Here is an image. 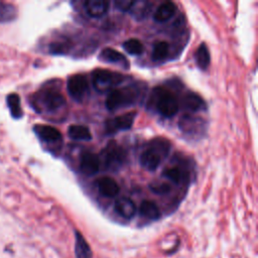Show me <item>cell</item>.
<instances>
[{
  "instance_id": "7c38bea8",
  "label": "cell",
  "mask_w": 258,
  "mask_h": 258,
  "mask_svg": "<svg viewBox=\"0 0 258 258\" xmlns=\"http://www.w3.org/2000/svg\"><path fill=\"white\" fill-rule=\"evenodd\" d=\"M99 59L103 62L118 63L126 70L129 69V61L126 56H124V54H122L120 51L111 47H106L102 49L99 54Z\"/></svg>"
},
{
  "instance_id": "d6986e66",
  "label": "cell",
  "mask_w": 258,
  "mask_h": 258,
  "mask_svg": "<svg viewBox=\"0 0 258 258\" xmlns=\"http://www.w3.org/2000/svg\"><path fill=\"white\" fill-rule=\"evenodd\" d=\"M68 135L73 140L89 141L92 139L90 129L84 125H71L68 129Z\"/></svg>"
},
{
  "instance_id": "8fae6325",
  "label": "cell",
  "mask_w": 258,
  "mask_h": 258,
  "mask_svg": "<svg viewBox=\"0 0 258 258\" xmlns=\"http://www.w3.org/2000/svg\"><path fill=\"white\" fill-rule=\"evenodd\" d=\"M33 130L39 139L46 143H57L62 139L61 133L56 128L49 125L37 124L33 127Z\"/></svg>"
},
{
  "instance_id": "4fadbf2b",
  "label": "cell",
  "mask_w": 258,
  "mask_h": 258,
  "mask_svg": "<svg viewBox=\"0 0 258 258\" xmlns=\"http://www.w3.org/2000/svg\"><path fill=\"white\" fill-rule=\"evenodd\" d=\"M100 194L106 198H114L119 194L120 187L118 183L111 177H101L96 181Z\"/></svg>"
},
{
  "instance_id": "52a82bcc",
  "label": "cell",
  "mask_w": 258,
  "mask_h": 258,
  "mask_svg": "<svg viewBox=\"0 0 258 258\" xmlns=\"http://www.w3.org/2000/svg\"><path fill=\"white\" fill-rule=\"evenodd\" d=\"M69 95L77 102H82L88 93V80L84 75L76 74L69 78L67 83Z\"/></svg>"
},
{
  "instance_id": "d4e9b609",
  "label": "cell",
  "mask_w": 258,
  "mask_h": 258,
  "mask_svg": "<svg viewBox=\"0 0 258 258\" xmlns=\"http://www.w3.org/2000/svg\"><path fill=\"white\" fill-rule=\"evenodd\" d=\"M123 48L126 52L132 55H139L143 52V44L137 38H129L123 42Z\"/></svg>"
},
{
  "instance_id": "6da1fadb",
  "label": "cell",
  "mask_w": 258,
  "mask_h": 258,
  "mask_svg": "<svg viewBox=\"0 0 258 258\" xmlns=\"http://www.w3.org/2000/svg\"><path fill=\"white\" fill-rule=\"evenodd\" d=\"M170 150V143L163 137L152 139L148 147L140 155V164L143 168L149 171H154L164 159Z\"/></svg>"
},
{
  "instance_id": "7402d4cb",
  "label": "cell",
  "mask_w": 258,
  "mask_h": 258,
  "mask_svg": "<svg viewBox=\"0 0 258 258\" xmlns=\"http://www.w3.org/2000/svg\"><path fill=\"white\" fill-rule=\"evenodd\" d=\"M17 16V9L14 5L0 1V23L10 22Z\"/></svg>"
},
{
  "instance_id": "cb8c5ba5",
  "label": "cell",
  "mask_w": 258,
  "mask_h": 258,
  "mask_svg": "<svg viewBox=\"0 0 258 258\" xmlns=\"http://www.w3.org/2000/svg\"><path fill=\"white\" fill-rule=\"evenodd\" d=\"M169 51V45L166 41H157L154 43L153 48H152V59L155 61L162 60L165 58L168 54Z\"/></svg>"
},
{
  "instance_id": "5b68a950",
  "label": "cell",
  "mask_w": 258,
  "mask_h": 258,
  "mask_svg": "<svg viewBox=\"0 0 258 258\" xmlns=\"http://www.w3.org/2000/svg\"><path fill=\"white\" fill-rule=\"evenodd\" d=\"M123 79L121 74L105 69H97L92 73L93 86L100 93H105L120 85Z\"/></svg>"
},
{
  "instance_id": "8992f818",
  "label": "cell",
  "mask_w": 258,
  "mask_h": 258,
  "mask_svg": "<svg viewBox=\"0 0 258 258\" xmlns=\"http://www.w3.org/2000/svg\"><path fill=\"white\" fill-rule=\"evenodd\" d=\"M103 166L107 170H118L126 158V152L122 146L115 141H110L102 151Z\"/></svg>"
},
{
  "instance_id": "44dd1931",
  "label": "cell",
  "mask_w": 258,
  "mask_h": 258,
  "mask_svg": "<svg viewBox=\"0 0 258 258\" xmlns=\"http://www.w3.org/2000/svg\"><path fill=\"white\" fill-rule=\"evenodd\" d=\"M195 59L198 64V67L201 70H207L210 66L211 62V57H210V52L208 49V46L206 43H201L195 53Z\"/></svg>"
},
{
  "instance_id": "83f0119b",
  "label": "cell",
  "mask_w": 258,
  "mask_h": 258,
  "mask_svg": "<svg viewBox=\"0 0 258 258\" xmlns=\"http://www.w3.org/2000/svg\"><path fill=\"white\" fill-rule=\"evenodd\" d=\"M136 4V1L134 0H115L114 5L118 10H121L123 12H127L132 9V7Z\"/></svg>"
},
{
  "instance_id": "ffe728a7",
  "label": "cell",
  "mask_w": 258,
  "mask_h": 258,
  "mask_svg": "<svg viewBox=\"0 0 258 258\" xmlns=\"http://www.w3.org/2000/svg\"><path fill=\"white\" fill-rule=\"evenodd\" d=\"M140 214L150 220H158L160 218V210L152 201H143L139 207Z\"/></svg>"
},
{
  "instance_id": "484cf974",
  "label": "cell",
  "mask_w": 258,
  "mask_h": 258,
  "mask_svg": "<svg viewBox=\"0 0 258 258\" xmlns=\"http://www.w3.org/2000/svg\"><path fill=\"white\" fill-rule=\"evenodd\" d=\"M163 175L166 176L171 181H173L174 183H179L184 178L183 171L179 167H177V166L166 168L163 171Z\"/></svg>"
},
{
  "instance_id": "4316f807",
  "label": "cell",
  "mask_w": 258,
  "mask_h": 258,
  "mask_svg": "<svg viewBox=\"0 0 258 258\" xmlns=\"http://www.w3.org/2000/svg\"><path fill=\"white\" fill-rule=\"evenodd\" d=\"M149 188L156 195H164L170 190V186L164 182H153L150 183Z\"/></svg>"
},
{
  "instance_id": "5bb4252c",
  "label": "cell",
  "mask_w": 258,
  "mask_h": 258,
  "mask_svg": "<svg viewBox=\"0 0 258 258\" xmlns=\"http://www.w3.org/2000/svg\"><path fill=\"white\" fill-rule=\"evenodd\" d=\"M85 9L91 17H102L109 9L110 2L105 0H88L85 2Z\"/></svg>"
},
{
  "instance_id": "ba28073f",
  "label": "cell",
  "mask_w": 258,
  "mask_h": 258,
  "mask_svg": "<svg viewBox=\"0 0 258 258\" xmlns=\"http://www.w3.org/2000/svg\"><path fill=\"white\" fill-rule=\"evenodd\" d=\"M178 128L184 134L197 135L202 134L206 130L207 123L203 118L199 116L192 114H184L179 119Z\"/></svg>"
},
{
  "instance_id": "ac0fdd59",
  "label": "cell",
  "mask_w": 258,
  "mask_h": 258,
  "mask_svg": "<svg viewBox=\"0 0 258 258\" xmlns=\"http://www.w3.org/2000/svg\"><path fill=\"white\" fill-rule=\"evenodd\" d=\"M76 236V243H75V253L77 258H93V253L92 250L85 240L84 236L76 231L75 233Z\"/></svg>"
},
{
  "instance_id": "2e32d148",
  "label": "cell",
  "mask_w": 258,
  "mask_h": 258,
  "mask_svg": "<svg viewBox=\"0 0 258 258\" xmlns=\"http://www.w3.org/2000/svg\"><path fill=\"white\" fill-rule=\"evenodd\" d=\"M175 11H176V5L173 2L166 1L160 4L156 8L153 14V18L156 22H165L174 15Z\"/></svg>"
},
{
  "instance_id": "7a4b0ae2",
  "label": "cell",
  "mask_w": 258,
  "mask_h": 258,
  "mask_svg": "<svg viewBox=\"0 0 258 258\" xmlns=\"http://www.w3.org/2000/svg\"><path fill=\"white\" fill-rule=\"evenodd\" d=\"M64 103V97L54 88L41 89L32 97V106L37 112L52 113L61 108Z\"/></svg>"
},
{
  "instance_id": "e0dca14e",
  "label": "cell",
  "mask_w": 258,
  "mask_h": 258,
  "mask_svg": "<svg viewBox=\"0 0 258 258\" xmlns=\"http://www.w3.org/2000/svg\"><path fill=\"white\" fill-rule=\"evenodd\" d=\"M182 105L185 109L191 112L200 111L206 108V103L203 98L194 92H187L184 95L182 99Z\"/></svg>"
},
{
  "instance_id": "3957f363",
  "label": "cell",
  "mask_w": 258,
  "mask_h": 258,
  "mask_svg": "<svg viewBox=\"0 0 258 258\" xmlns=\"http://www.w3.org/2000/svg\"><path fill=\"white\" fill-rule=\"evenodd\" d=\"M151 102L157 112L165 118L174 116L178 111V102L174 94L163 87H156L151 94Z\"/></svg>"
},
{
  "instance_id": "9c48e42d",
  "label": "cell",
  "mask_w": 258,
  "mask_h": 258,
  "mask_svg": "<svg viewBox=\"0 0 258 258\" xmlns=\"http://www.w3.org/2000/svg\"><path fill=\"white\" fill-rule=\"evenodd\" d=\"M135 118L136 112L132 111L108 119L105 123V131L107 134H113L120 130H128L132 127Z\"/></svg>"
},
{
  "instance_id": "603a6c76",
  "label": "cell",
  "mask_w": 258,
  "mask_h": 258,
  "mask_svg": "<svg viewBox=\"0 0 258 258\" xmlns=\"http://www.w3.org/2000/svg\"><path fill=\"white\" fill-rule=\"evenodd\" d=\"M6 101H7V106L10 110L11 116L15 119L21 118L22 115H23V112H22V109H21V106H20L19 96L15 93L9 94Z\"/></svg>"
},
{
  "instance_id": "9a60e30c",
  "label": "cell",
  "mask_w": 258,
  "mask_h": 258,
  "mask_svg": "<svg viewBox=\"0 0 258 258\" xmlns=\"http://www.w3.org/2000/svg\"><path fill=\"white\" fill-rule=\"evenodd\" d=\"M115 211L125 219H131L136 213L134 202L126 197L120 198L115 202Z\"/></svg>"
},
{
  "instance_id": "277c9868",
  "label": "cell",
  "mask_w": 258,
  "mask_h": 258,
  "mask_svg": "<svg viewBox=\"0 0 258 258\" xmlns=\"http://www.w3.org/2000/svg\"><path fill=\"white\" fill-rule=\"evenodd\" d=\"M137 89V87L128 86L123 89L111 90L105 101L107 109L113 111L122 107L131 106L138 99L139 93Z\"/></svg>"
},
{
  "instance_id": "30bf717a",
  "label": "cell",
  "mask_w": 258,
  "mask_h": 258,
  "mask_svg": "<svg viewBox=\"0 0 258 258\" xmlns=\"http://www.w3.org/2000/svg\"><path fill=\"white\" fill-rule=\"evenodd\" d=\"M101 161L99 157L92 152H84L80 159V169L88 176L95 175L100 168Z\"/></svg>"
}]
</instances>
